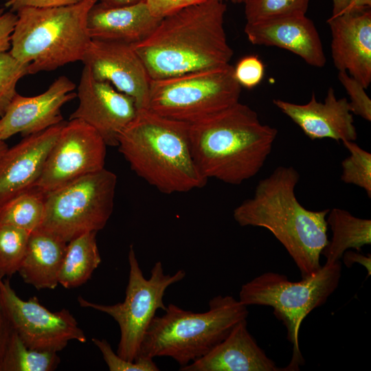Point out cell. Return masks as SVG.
Masks as SVG:
<instances>
[{
  "mask_svg": "<svg viewBox=\"0 0 371 371\" xmlns=\"http://www.w3.org/2000/svg\"><path fill=\"white\" fill-rule=\"evenodd\" d=\"M4 12L3 8H0V15L2 14Z\"/></svg>",
  "mask_w": 371,
  "mask_h": 371,
  "instance_id": "44",
  "label": "cell"
},
{
  "mask_svg": "<svg viewBox=\"0 0 371 371\" xmlns=\"http://www.w3.org/2000/svg\"><path fill=\"white\" fill-rule=\"evenodd\" d=\"M82 0H5V6L12 12L26 8H50L77 3Z\"/></svg>",
  "mask_w": 371,
  "mask_h": 371,
  "instance_id": "36",
  "label": "cell"
},
{
  "mask_svg": "<svg viewBox=\"0 0 371 371\" xmlns=\"http://www.w3.org/2000/svg\"><path fill=\"white\" fill-rule=\"evenodd\" d=\"M299 180L294 167H277L258 181L254 196L238 205L233 216L242 227L271 232L305 278L322 267L321 253L328 242L326 216L330 209L313 211L302 205L295 193Z\"/></svg>",
  "mask_w": 371,
  "mask_h": 371,
  "instance_id": "1",
  "label": "cell"
},
{
  "mask_svg": "<svg viewBox=\"0 0 371 371\" xmlns=\"http://www.w3.org/2000/svg\"><path fill=\"white\" fill-rule=\"evenodd\" d=\"M224 2L225 1H231L234 3H245L247 0H218Z\"/></svg>",
  "mask_w": 371,
  "mask_h": 371,
  "instance_id": "43",
  "label": "cell"
},
{
  "mask_svg": "<svg viewBox=\"0 0 371 371\" xmlns=\"http://www.w3.org/2000/svg\"><path fill=\"white\" fill-rule=\"evenodd\" d=\"M350 155L341 162V180L362 188L371 197V153L355 141L342 142Z\"/></svg>",
  "mask_w": 371,
  "mask_h": 371,
  "instance_id": "29",
  "label": "cell"
},
{
  "mask_svg": "<svg viewBox=\"0 0 371 371\" xmlns=\"http://www.w3.org/2000/svg\"><path fill=\"white\" fill-rule=\"evenodd\" d=\"M97 2L82 0L64 6L18 10L9 52L28 65L29 74L82 61L91 40L87 15Z\"/></svg>",
  "mask_w": 371,
  "mask_h": 371,
  "instance_id": "5",
  "label": "cell"
},
{
  "mask_svg": "<svg viewBox=\"0 0 371 371\" xmlns=\"http://www.w3.org/2000/svg\"><path fill=\"white\" fill-rule=\"evenodd\" d=\"M244 32L254 45L286 49L315 67H323L326 63L319 34L306 14L246 23Z\"/></svg>",
  "mask_w": 371,
  "mask_h": 371,
  "instance_id": "19",
  "label": "cell"
},
{
  "mask_svg": "<svg viewBox=\"0 0 371 371\" xmlns=\"http://www.w3.org/2000/svg\"><path fill=\"white\" fill-rule=\"evenodd\" d=\"M27 74V65L18 61L9 52L0 54V118L17 93L18 82Z\"/></svg>",
  "mask_w": 371,
  "mask_h": 371,
  "instance_id": "30",
  "label": "cell"
},
{
  "mask_svg": "<svg viewBox=\"0 0 371 371\" xmlns=\"http://www.w3.org/2000/svg\"><path fill=\"white\" fill-rule=\"evenodd\" d=\"M31 232L16 227L0 225V278L18 271L25 254Z\"/></svg>",
  "mask_w": 371,
  "mask_h": 371,
  "instance_id": "27",
  "label": "cell"
},
{
  "mask_svg": "<svg viewBox=\"0 0 371 371\" xmlns=\"http://www.w3.org/2000/svg\"><path fill=\"white\" fill-rule=\"evenodd\" d=\"M8 148V146L5 141L0 139V157L6 151Z\"/></svg>",
  "mask_w": 371,
  "mask_h": 371,
  "instance_id": "42",
  "label": "cell"
},
{
  "mask_svg": "<svg viewBox=\"0 0 371 371\" xmlns=\"http://www.w3.org/2000/svg\"><path fill=\"white\" fill-rule=\"evenodd\" d=\"M16 20V14L12 11L0 15V54L10 49L11 36Z\"/></svg>",
  "mask_w": 371,
  "mask_h": 371,
  "instance_id": "37",
  "label": "cell"
},
{
  "mask_svg": "<svg viewBox=\"0 0 371 371\" xmlns=\"http://www.w3.org/2000/svg\"><path fill=\"white\" fill-rule=\"evenodd\" d=\"M142 0H98V3L106 7H120L136 3Z\"/></svg>",
  "mask_w": 371,
  "mask_h": 371,
  "instance_id": "40",
  "label": "cell"
},
{
  "mask_svg": "<svg viewBox=\"0 0 371 371\" xmlns=\"http://www.w3.org/2000/svg\"><path fill=\"white\" fill-rule=\"evenodd\" d=\"M46 194L34 187L0 205V225L32 232L39 228L44 215Z\"/></svg>",
  "mask_w": 371,
  "mask_h": 371,
  "instance_id": "25",
  "label": "cell"
},
{
  "mask_svg": "<svg viewBox=\"0 0 371 371\" xmlns=\"http://www.w3.org/2000/svg\"><path fill=\"white\" fill-rule=\"evenodd\" d=\"M82 62L98 80L110 83L146 108L150 78L133 45L91 39Z\"/></svg>",
  "mask_w": 371,
  "mask_h": 371,
  "instance_id": "14",
  "label": "cell"
},
{
  "mask_svg": "<svg viewBox=\"0 0 371 371\" xmlns=\"http://www.w3.org/2000/svg\"><path fill=\"white\" fill-rule=\"evenodd\" d=\"M273 103L311 140L330 138L344 142L357 138L348 100L337 98L332 87L328 89L324 102H318L313 92L309 102L304 104L280 99L273 100Z\"/></svg>",
  "mask_w": 371,
  "mask_h": 371,
  "instance_id": "18",
  "label": "cell"
},
{
  "mask_svg": "<svg viewBox=\"0 0 371 371\" xmlns=\"http://www.w3.org/2000/svg\"><path fill=\"white\" fill-rule=\"evenodd\" d=\"M343 260L344 264L350 267L353 263H359L363 265L368 271V276L371 274V258L370 254L364 256L360 253L353 251H346L343 256Z\"/></svg>",
  "mask_w": 371,
  "mask_h": 371,
  "instance_id": "38",
  "label": "cell"
},
{
  "mask_svg": "<svg viewBox=\"0 0 371 371\" xmlns=\"http://www.w3.org/2000/svg\"><path fill=\"white\" fill-rule=\"evenodd\" d=\"M107 145L100 134L77 119L65 122L35 185L45 194L104 168Z\"/></svg>",
  "mask_w": 371,
  "mask_h": 371,
  "instance_id": "11",
  "label": "cell"
},
{
  "mask_svg": "<svg viewBox=\"0 0 371 371\" xmlns=\"http://www.w3.org/2000/svg\"><path fill=\"white\" fill-rule=\"evenodd\" d=\"M240 93L229 63L150 80L146 109L191 124L238 102Z\"/></svg>",
  "mask_w": 371,
  "mask_h": 371,
  "instance_id": "8",
  "label": "cell"
},
{
  "mask_svg": "<svg viewBox=\"0 0 371 371\" xmlns=\"http://www.w3.org/2000/svg\"><path fill=\"white\" fill-rule=\"evenodd\" d=\"M161 19L151 14L144 0L113 8L97 2L89 11L87 28L91 39L135 45L146 38Z\"/></svg>",
  "mask_w": 371,
  "mask_h": 371,
  "instance_id": "21",
  "label": "cell"
},
{
  "mask_svg": "<svg viewBox=\"0 0 371 371\" xmlns=\"http://www.w3.org/2000/svg\"><path fill=\"white\" fill-rule=\"evenodd\" d=\"M247 306L231 295H217L208 311L194 313L174 304L161 316H155L140 346L138 357H168L180 367L207 354L240 321L247 319Z\"/></svg>",
  "mask_w": 371,
  "mask_h": 371,
  "instance_id": "6",
  "label": "cell"
},
{
  "mask_svg": "<svg viewBox=\"0 0 371 371\" xmlns=\"http://www.w3.org/2000/svg\"><path fill=\"white\" fill-rule=\"evenodd\" d=\"M117 176L104 168L46 194L39 227L63 241L102 229L114 206Z\"/></svg>",
  "mask_w": 371,
  "mask_h": 371,
  "instance_id": "9",
  "label": "cell"
},
{
  "mask_svg": "<svg viewBox=\"0 0 371 371\" xmlns=\"http://www.w3.org/2000/svg\"><path fill=\"white\" fill-rule=\"evenodd\" d=\"M65 122L24 137L0 157V205L35 186Z\"/></svg>",
  "mask_w": 371,
  "mask_h": 371,
  "instance_id": "17",
  "label": "cell"
},
{
  "mask_svg": "<svg viewBox=\"0 0 371 371\" xmlns=\"http://www.w3.org/2000/svg\"><path fill=\"white\" fill-rule=\"evenodd\" d=\"M234 75L241 87L252 89L263 79L265 65L257 56H247L240 59L234 67Z\"/></svg>",
  "mask_w": 371,
  "mask_h": 371,
  "instance_id": "33",
  "label": "cell"
},
{
  "mask_svg": "<svg viewBox=\"0 0 371 371\" xmlns=\"http://www.w3.org/2000/svg\"><path fill=\"white\" fill-rule=\"evenodd\" d=\"M1 286L14 328L27 348L58 352L69 341H87L86 335L68 310L51 312L39 303L36 296L23 300L12 288L9 280L2 279Z\"/></svg>",
  "mask_w": 371,
  "mask_h": 371,
  "instance_id": "12",
  "label": "cell"
},
{
  "mask_svg": "<svg viewBox=\"0 0 371 371\" xmlns=\"http://www.w3.org/2000/svg\"><path fill=\"white\" fill-rule=\"evenodd\" d=\"M331 55L339 71H346L367 89L371 82V10L330 16Z\"/></svg>",
  "mask_w": 371,
  "mask_h": 371,
  "instance_id": "16",
  "label": "cell"
},
{
  "mask_svg": "<svg viewBox=\"0 0 371 371\" xmlns=\"http://www.w3.org/2000/svg\"><path fill=\"white\" fill-rule=\"evenodd\" d=\"M371 8V0H349L348 5L342 12L361 11Z\"/></svg>",
  "mask_w": 371,
  "mask_h": 371,
  "instance_id": "39",
  "label": "cell"
},
{
  "mask_svg": "<svg viewBox=\"0 0 371 371\" xmlns=\"http://www.w3.org/2000/svg\"><path fill=\"white\" fill-rule=\"evenodd\" d=\"M226 9L218 0L186 7L163 18L146 38L133 45L150 80L229 64L234 52L224 28Z\"/></svg>",
  "mask_w": 371,
  "mask_h": 371,
  "instance_id": "2",
  "label": "cell"
},
{
  "mask_svg": "<svg viewBox=\"0 0 371 371\" xmlns=\"http://www.w3.org/2000/svg\"><path fill=\"white\" fill-rule=\"evenodd\" d=\"M128 260V281L122 302L99 304L81 296L78 297V301L80 306L105 313L117 322L120 339L116 353L124 359L133 362L137 358L145 333L157 311L166 308L164 302L166 289L182 280L186 272L179 269L172 275L165 273L162 263L158 261L151 269L150 278H145L133 245L129 247Z\"/></svg>",
  "mask_w": 371,
  "mask_h": 371,
  "instance_id": "10",
  "label": "cell"
},
{
  "mask_svg": "<svg viewBox=\"0 0 371 371\" xmlns=\"http://www.w3.org/2000/svg\"><path fill=\"white\" fill-rule=\"evenodd\" d=\"M75 89L70 79L61 76L39 95L16 93L0 118V139L5 141L17 133L26 137L63 122L61 108L77 97Z\"/></svg>",
  "mask_w": 371,
  "mask_h": 371,
  "instance_id": "15",
  "label": "cell"
},
{
  "mask_svg": "<svg viewBox=\"0 0 371 371\" xmlns=\"http://www.w3.org/2000/svg\"><path fill=\"white\" fill-rule=\"evenodd\" d=\"M326 223L333 235L321 253L326 259V263L339 261L349 249L359 251L362 247L371 244L370 219L358 218L335 207L329 210Z\"/></svg>",
  "mask_w": 371,
  "mask_h": 371,
  "instance_id": "23",
  "label": "cell"
},
{
  "mask_svg": "<svg viewBox=\"0 0 371 371\" xmlns=\"http://www.w3.org/2000/svg\"><path fill=\"white\" fill-rule=\"evenodd\" d=\"M349 0H333V11L331 16L341 14L347 8Z\"/></svg>",
  "mask_w": 371,
  "mask_h": 371,
  "instance_id": "41",
  "label": "cell"
},
{
  "mask_svg": "<svg viewBox=\"0 0 371 371\" xmlns=\"http://www.w3.org/2000/svg\"><path fill=\"white\" fill-rule=\"evenodd\" d=\"M92 341L101 352L103 359L111 371L159 370L152 358L138 357L135 361H128L113 352L110 344L106 339L93 338Z\"/></svg>",
  "mask_w": 371,
  "mask_h": 371,
  "instance_id": "31",
  "label": "cell"
},
{
  "mask_svg": "<svg viewBox=\"0 0 371 371\" xmlns=\"http://www.w3.org/2000/svg\"><path fill=\"white\" fill-rule=\"evenodd\" d=\"M0 278V371L16 330L3 297Z\"/></svg>",
  "mask_w": 371,
  "mask_h": 371,
  "instance_id": "34",
  "label": "cell"
},
{
  "mask_svg": "<svg viewBox=\"0 0 371 371\" xmlns=\"http://www.w3.org/2000/svg\"><path fill=\"white\" fill-rule=\"evenodd\" d=\"M67 243L54 234L37 229L31 232L25 254L18 269L23 281L37 289H54Z\"/></svg>",
  "mask_w": 371,
  "mask_h": 371,
  "instance_id": "22",
  "label": "cell"
},
{
  "mask_svg": "<svg viewBox=\"0 0 371 371\" xmlns=\"http://www.w3.org/2000/svg\"><path fill=\"white\" fill-rule=\"evenodd\" d=\"M95 232L83 234L67 244L58 274V284L66 289L85 283L101 262Z\"/></svg>",
  "mask_w": 371,
  "mask_h": 371,
  "instance_id": "24",
  "label": "cell"
},
{
  "mask_svg": "<svg viewBox=\"0 0 371 371\" xmlns=\"http://www.w3.org/2000/svg\"><path fill=\"white\" fill-rule=\"evenodd\" d=\"M341 276V265L337 261L325 263L317 273L300 281H290L284 275L267 272L242 285L238 300L242 304L272 307L274 315L286 328L293 353L283 370H298L304 364L299 347L300 327L311 311L326 303L338 286Z\"/></svg>",
  "mask_w": 371,
  "mask_h": 371,
  "instance_id": "7",
  "label": "cell"
},
{
  "mask_svg": "<svg viewBox=\"0 0 371 371\" xmlns=\"http://www.w3.org/2000/svg\"><path fill=\"white\" fill-rule=\"evenodd\" d=\"M190 124L137 109L118 136L120 153L139 177L165 194L203 187L206 179L194 161Z\"/></svg>",
  "mask_w": 371,
  "mask_h": 371,
  "instance_id": "4",
  "label": "cell"
},
{
  "mask_svg": "<svg viewBox=\"0 0 371 371\" xmlns=\"http://www.w3.org/2000/svg\"><path fill=\"white\" fill-rule=\"evenodd\" d=\"M196 167L206 179L239 185L256 176L270 155L278 130L262 124L257 113L240 102L190 124Z\"/></svg>",
  "mask_w": 371,
  "mask_h": 371,
  "instance_id": "3",
  "label": "cell"
},
{
  "mask_svg": "<svg viewBox=\"0 0 371 371\" xmlns=\"http://www.w3.org/2000/svg\"><path fill=\"white\" fill-rule=\"evenodd\" d=\"M76 94L78 105L69 120L83 121L100 134L107 146L117 147L119 135L137 113L134 100L110 83L94 78L86 66Z\"/></svg>",
  "mask_w": 371,
  "mask_h": 371,
  "instance_id": "13",
  "label": "cell"
},
{
  "mask_svg": "<svg viewBox=\"0 0 371 371\" xmlns=\"http://www.w3.org/2000/svg\"><path fill=\"white\" fill-rule=\"evenodd\" d=\"M310 0H247L245 15L247 23L306 14Z\"/></svg>",
  "mask_w": 371,
  "mask_h": 371,
  "instance_id": "28",
  "label": "cell"
},
{
  "mask_svg": "<svg viewBox=\"0 0 371 371\" xmlns=\"http://www.w3.org/2000/svg\"><path fill=\"white\" fill-rule=\"evenodd\" d=\"M338 79L350 97L349 105L352 114L371 121V100L366 88L346 71H339Z\"/></svg>",
  "mask_w": 371,
  "mask_h": 371,
  "instance_id": "32",
  "label": "cell"
},
{
  "mask_svg": "<svg viewBox=\"0 0 371 371\" xmlns=\"http://www.w3.org/2000/svg\"><path fill=\"white\" fill-rule=\"evenodd\" d=\"M151 14L163 19L186 7L206 0H144Z\"/></svg>",
  "mask_w": 371,
  "mask_h": 371,
  "instance_id": "35",
  "label": "cell"
},
{
  "mask_svg": "<svg viewBox=\"0 0 371 371\" xmlns=\"http://www.w3.org/2000/svg\"><path fill=\"white\" fill-rule=\"evenodd\" d=\"M181 371H280L247 329V319L238 322L212 350Z\"/></svg>",
  "mask_w": 371,
  "mask_h": 371,
  "instance_id": "20",
  "label": "cell"
},
{
  "mask_svg": "<svg viewBox=\"0 0 371 371\" xmlns=\"http://www.w3.org/2000/svg\"><path fill=\"white\" fill-rule=\"evenodd\" d=\"M59 363L57 352L29 348L16 332L5 358L2 371H52Z\"/></svg>",
  "mask_w": 371,
  "mask_h": 371,
  "instance_id": "26",
  "label": "cell"
}]
</instances>
